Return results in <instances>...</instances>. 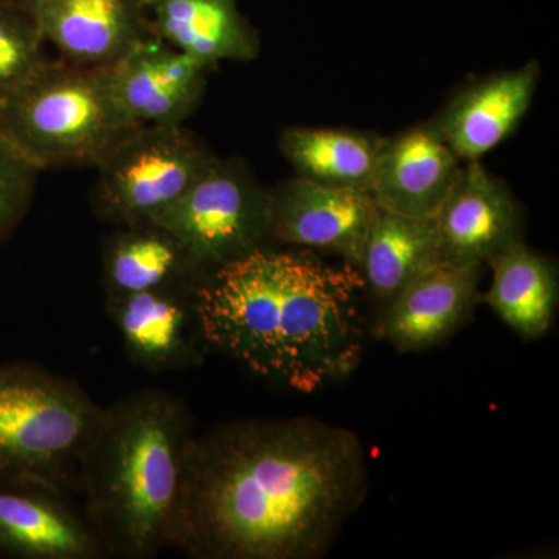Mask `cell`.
<instances>
[{
	"label": "cell",
	"instance_id": "cell-1",
	"mask_svg": "<svg viewBox=\"0 0 559 559\" xmlns=\"http://www.w3.org/2000/svg\"><path fill=\"white\" fill-rule=\"evenodd\" d=\"M369 495L353 430L248 418L194 437L173 547L194 559H320Z\"/></svg>",
	"mask_w": 559,
	"mask_h": 559
},
{
	"label": "cell",
	"instance_id": "cell-2",
	"mask_svg": "<svg viewBox=\"0 0 559 559\" xmlns=\"http://www.w3.org/2000/svg\"><path fill=\"white\" fill-rule=\"evenodd\" d=\"M364 289L358 267L261 246L205 274L194 307L209 349L310 395L358 369Z\"/></svg>",
	"mask_w": 559,
	"mask_h": 559
},
{
	"label": "cell",
	"instance_id": "cell-3",
	"mask_svg": "<svg viewBox=\"0 0 559 559\" xmlns=\"http://www.w3.org/2000/svg\"><path fill=\"white\" fill-rule=\"evenodd\" d=\"M194 437L189 404L167 390L103 407L75 492L108 557L153 559L173 547Z\"/></svg>",
	"mask_w": 559,
	"mask_h": 559
},
{
	"label": "cell",
	"instance_id": "cell-4",
	"mask_svg": "<svg viewBox=\"0 0 559 559\" xmlns=\"http://www.w3.org/2000/svg\"><path fill=\"white\" fill-rule=\"evenodd\" d=\"M134 130L114 97L108 66L46 62L0 100V134L38 170L97 167Z\"/></svg>",
	"mask_w": 559,
	"mask_h": 559
},
{
	"label": "cell",
	"instance_id": "cell-5",
	"mask_svg": "<svg viewBox=\"0 0 559 559\" xmlns=\"http://www.w3.org/2000/svg\"><path fill=\"white\" fill-rule=\"evenodd\" d=\"M102 412L76 381L32 362L0 364V476L75 492Z\"/></svg>",
	"mask_w": 559,
	"mask_h": 559
},
{
	"label": "cell",
	"instance_id": "cell-6",
	"mask_svg": "<svg viewBox=\"0 0 559 559\" xmlns=\"http://www.w3.org/2000/svg\"><path fill=\"white\" fill-rule=\"evenodd\" d=\"M218 160L182 124L135 128L97 164L95 212L119 227L150 223Z\"/></svg>",
	"mask_w": 559,
	"mask_h": 559
},
{
	"label": "cell",
	"instance_id": "cell-7",
	"mask_svg": "<svg viewBox=\"0 0 559 559\" xmlns=\"http://www.w3.org/2000/svg\"><path fill=\"white\" fill-rule=\"evenodd\" d=\"M150 223L171 234L205 275L270 240L267 191L238 165L218 160Z\"/></svg>",
	"mask_w": 559,
	"mask_h": 559
},
{
	"label": "cell",
	"instance_id": "cell-8",
	"mask_svg": "<svg viewBox=\"0 0 559 559\" xmlns=\"http://www.w3.org/2000/svg\"><path fill=\"white\" fill-rule=\"evenodd\" d=\"M378 213L369 191L300 176L267 191L270 240L334 253L358 270Z\"/></svg>",
	"mask_w": 559,
	"mask_h": 559
},
{
	"label": "cell",
	"instance_id": "cell-9",
	"mask_svg": "<svg viewBox=\"0 0 559 559\" xmlns=\"http://www.w3.org/2000/svg\"><path fill=\"white\" fill-rule=\"evenodd\" d=\"M72 492L27 477L0 476V554L20 559L108 558Z\"/></svg>",
	"mask_w": 559,
	"mask_h": 559
},
{
	"label": "cell",
	"instance_id": "cell-10",
	"mask_svg": "<svg viewBox=\"0 0 559 559\" xmlns=\"http://www.w3.org/2000/svg\"><path fill=\"white\" fill-rule=\"evenodd\" d=\"M194 286H173L109 297L108 314L132 364L150 373L194 369L204 364Z\"/></svg>",
	"mask_w": 559,
	"mask_h": 559
},
{
	"label": "cell",
	"instance_id": "cell-11",
	"mask_svg": "<svg viewBox=\"0 0 559 559\" xmlns=\"http://www.w3.org/2000/svg\"><path fill=\"white\" fill-rule=\"evenodd\" d=\"M207 70L154 35L108 66L114 97L134 128L182 124L200 105Z\"/></svg>",
	"mask_w": 559,
	"mask_h": 559
},
{
	"label": "cell",
	"instance_id": "cell-12",
	"mask_svg": "<svg viewBox=\"0 0 559 559\" xmlns=\"http://www.w3.org/2000/svg\"><path fill=\"white\" fill-rule=\"evenodd\" d=\"M433 221L444 263L457 266H484L522 240L516 201L479 160L463 165Z\"/></svg>",
	"mask_w": 559,
	"mask_h": 559
},
{
	"label": "cell",
	"instance_id": "cell-13",
	"mask_svg": "<svg viewBox=\"0 0 559 559\" xmlns=\"http://www.w3.org/2000/svg\"><path fill=\"white\" fill-rule=\"evenodd\" d=\"M462 160L436 124L381 140L369 193L381 212L433 219L457 180Z\"/></svg>",
	"mask_w": 559,
	"mask_h": 559
},
{
	"label": "cell",
	"instance_id": "cell-14",
	"mask_svg": "<svg viewBox=\"0 0 559 559\" xmlns=\"http://www.w3.org/2000/svg\"><path fill=\"white\" fill-rule=\"evenodd\" d=\"M481 267L441 263L419 275L390 300L378 337L400 353L425 352L447 341L473 316Z\"/></svg>",
	"mask_w": 559,
	"mask_h": 559
},
{
	"label": "cell",
	"instance_id": "cell-15",
	"mask_svg": "<svg viewBox=\"0 0 559 559\" xmlns=\"http://www.w3.org/2000/svg\"><path fill=\"white\" fill-rule=\"evenodd\" d=\"M61 61L106 68L153 35L140 0H27Z\"/></svg>",
	"mask_w": 559,
	"mask_h": 559
},
{
	"label": "cell",
	"instance_id": "cell-16",
	"mask_svg": "<svg viewBox=\"0 0 559 559\" xmlns=\"http://www.w3.org/2000/svg\"><path fill=\"white\" fill-rule=\"evenodd\" d=\"M540 66L496 73L459 94L436 123L462 162L480 160L510 138L528 112L538 90Z\"/></svg>",
	"mask_w": 559,
	"mask_h": 559
},
{
	"label": "cell",
	"instance_id": "cell-17",
	"mask_svg": "<svg viewBox=\"0 0 559 559\" xmlns=\"http://www.w3.org/2000/svg\"><path fill=\"white\" fill-rule=\"evenodd\" d=\"M154 36L200 61H252L260 40L237 0H140Z\"/></svg>",
	"mask_w": 559,
	"mask_h": 559
},
{
	"label": "cell",
	"instance_id": "cell-18",
	"mask_svg": "<svg viewBox=\"0 0 559 559\" xmlns=\"http://www.w3.org/2000/svg\"><path fill=\"white\" fill-rule=\"evenodd\" d=\"M102 270L108 299L197 285L204 277L179 241L154 223L120 226L110 235L103 249Z\"/></svg>",
	"mask_w": 559,
	"mask_h": 559
},
{
	"label": "cell",
	"instance_id": "cell-19",
	"mask_svg": "<svg viewBox=\"0 0 559 559\" xmlns=\"http://www.w3.org/2000/svg\"><path fill=\"white\" fill-rule=\"evenodd\" d=\"M492 282L485 301L522 340H539L554 325L559 283L555 264L520 240L489 259Z\"/></svg>",
	"mask_w": 559,
	"mask_h": 559
},
{
	"label": "cell",
	"instance_id": "cell-20",
	"mask_svg": "<svg viewBox=\"0 0 559 559\" xmlns=\"http://www.w3.org/2000/svg\"><path fill=\"white\" fill-rule=\"evenodd\" d=\"M444 263L436 221L378 213L359 271L366 288L381 300H392L401 289L432 267Z\"/></svg>",
	"mask_w": 559,
	"mask_h": 559
},
{
	"label": "cell",
	"instance_id": "cell-21",
	"mask_svg": "<svg viewBox=\"0 0 559 559\" xmlns=\"http://www.w3.org/2000/svg\"><path fill=\"white\" fill-rule=\"evenodd\" d=\"M381 140L359 132L288 128L280 138V148L300 178L369 191L371 173Z\"/></svg>",
	"mask_w": 559,
	"mask_h": 559
},
{
	"label": "cell",
	"instance_id": "cell-22",
	"mask_svg": "<svg viewBox=\"0 0 559 559\" xmlns=\"http://www.w3.org/2000/svg\"><path fill=\"white\" fill-rule=\"evenodd\" d=\"M44 43L27 2H0V100L46 66Z\"/></svg>",
	"mask_w": 559,
	"mask_h": 559
},
{
	"label": "cell",
	"instance_id": "cell-23",
	"mask_svg": "<svg viewBox=\"0 0 559 559\" xmlns=\"http://www.w3.org/2000/svg\"><path fill=\"white\" fill-rule=\"evenodd\" d=\"M38 171L0 134V246L10 240L27 215Z\"/></svg>",
	"mask_w": 559,
	"mask_h": 559
}]
</instances>
